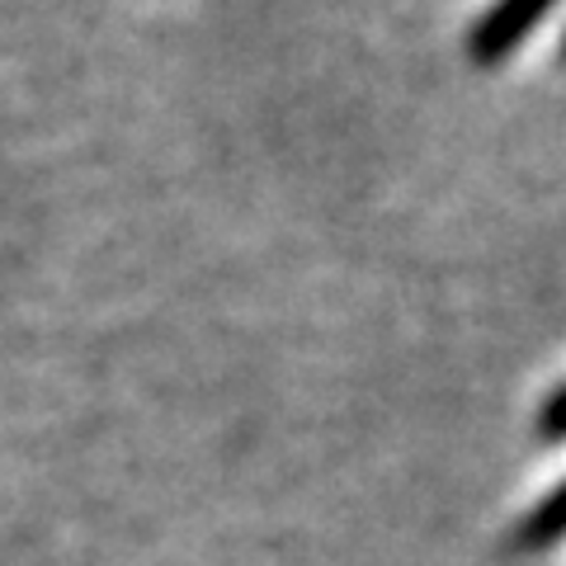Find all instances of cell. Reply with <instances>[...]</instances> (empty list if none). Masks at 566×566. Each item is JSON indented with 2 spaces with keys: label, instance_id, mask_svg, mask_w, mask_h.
I'll use <instances>...</instances> for the list:
<instances>
[{
  "label": "cell",
  "instance_id": "obj_2",
  "mask_svg": "<svg viewBox=\"0 0 566 566\" xmlns=\"http://www.w3.org/2000/svg\"><path fill=\"white\" fill-rule=\"evenodd\" d=\"M566 538V476L543 495L538 505H528L515 534H510V547L515 553H547V547H557Z\"/></svg>",
  "mask_w": 566,
  "mask_h": 566
},
{
  "label": "cell",
  "instance_id": "obj_3",
  "mask_svg": "<svg viewBox=\"0 0 566 566\" xmlns=\"http://www.w3.org/2000/svg\"><path fill=\"white\" fill-rule=\"evenodd\" d=\"M534 430H538L543 444H566V382H557L553 392L543 397Z\"/></svg>",
  "mask_w": 566,
  "mask_h": 566
},
{
  "label": "cell",
  "instance_id": "obj_4",
  "mask_svg": "<svg viewBox=\"0 0 566 566\" xmlns=\"http://www.w3.org/2000/svg\"><path fill=\"white\" fill-rule=\"evenodd\" d=\"M557 57L566 62V33H562V43H557Z\"/></svg>",
  "mask_w": 566,
  "mask_h": 566
},
{
  "label": "cell",
  "instance_id": "obj_1",
  "mask_svg": "<svg viewBox=\"0 0 566 566\" xmlns=\"http://www.w3.org/2000/svg\"><path fill=\"white\" fill-rule=\"evenodd\" d=\"M562 0H491V6L476 14V24L468 29V62L472 66H501L524 48V39L534 33L547 14H553Z\"/></svg>",
  "mask_w": 566,
  "mask_h": 566
}]
</instances>
